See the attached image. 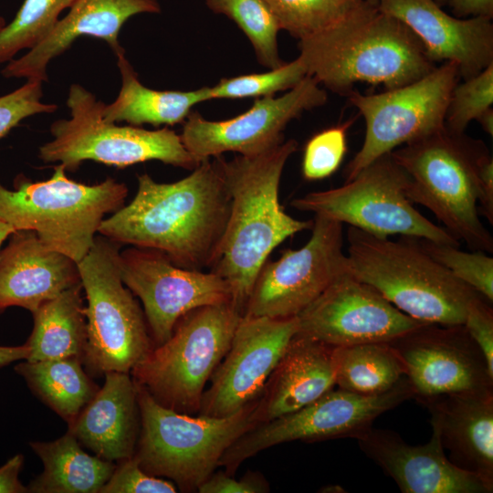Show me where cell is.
Listing matches in <instances>:
<instances>
[{
	"label": "cell",
	"instance_id": "41",
	"mask_svg": "<svg viewBox=\"0 0 493 493\" xmlns=\"http://www.w3.org/2000/svg\"><path fill=\"white\" fill-rule=\"evenodd\" d=\"M484 297L477 298L468 307L464 326L482 351L489 372L493 375V310Z\"/></svg>",
	"mask_w": 493,
	"mask_h": 493
},
{
	"label": "cell",
	"instance_id": "3",
	"mask_svg": "<svg viewBox=\"0 0 493 493\" xmlns=\"http://www.w3.org/2000/svg\"><path fill=\"white\" fill-rule=\"evenodd\" d=\"M299 48L307 74L341 95H348L357 82L399 88L436 67L412 30L376 5L299 40Z\"/></svg>",
	"mask_w": 493,
	"mask_h": 493
},
{
	"label": "cell",
	"instance_id": "7",
	"mask_svg": "<svg viewBox=\"0 0 493 493\" xmlns=\"http://www.w3.org/2000/svg\"><path fill=\"white\" fill-rule=\"evenodd\" d=\"M135 385L141 426L132 456L147 474L171 479L182 492H197L227 448L257 425L258 399L228 416L212 417L173 411Z\"/></svg>",
	"mask_w": 493,
	"mask_h": 493
},
{
	"label": "cell",
	"instance_id": "24",
	"mask_svg": "<svg viewBox=\"0 0 493 493\" xmlns=\"http://www.w3.org/2000/svg\"><path fill=\"white\" fill-rule=\"evenodd\" d=\"M431 414L449 460L493 491V393L443 394L417 400Z\"/></svg>",
	"mask_w": 493,
	"mask_h": 493
},
{
	"label": "cell",
	"instance_id": "20",
	"mask_svg": "<svg viewBox=\"0 0 493 493\" xmlns=\"http://www.w3.org/2000/svg\"><path fill=\"white\" fill-rule=\"evenodd\" d=\"M377 7L404 23L435 63H455L463 80L493 63L491 19L456 17L435 0H379Z\"/></svg>",
	"mask_w": 493,
	"mask_h": 493
},
{
	"label": "cell",
	"instance_id": "15",
	"mask_svg": "<svg viewBox=\"0 0 493 493\" xmlns=\"http://www.w3.org/2000/svg\"><path fill=\"white\" fill-rule=\"evenodd\" d=\"M123 284L143 305L154 346L166 341L187 312L232 301L227 282L212 271L175 266L161 252L131 246L119 255Z\"/></svg>",
	"mask_w": 493,
	"mask_h": 493
},
{
	"label": "cell",
	"instance_id": "27",
	"mask_svg": "<svg viewBox=\"0 0 493 493\" xmlns=\"http://www.w3.org/2000/svg\"><path fill=\"white\" fill-rule=\"evenodd\" d=\"M116 57L121 86L115 100L104 105L102 116L108 122L172 126L184 122L196 104L210 100L208 86L185 91L147 88L139 80L125 53Z\"/></svg>",
	"mask_w": 493,
	"mask_h": 493
},
{
	"label": "cell",
	"instance_id": "19",
	"mask_svg": "<svg viewBox=\"0 0 493 493\" xmlns=\"http://www.w3.org/2000/svg\"><path fill=\"white\" fill-rule=\"evenodd\" d=\"M297 320L298 333L332 347L390 342L425 323L403 313L351 271L336 278Z\"/></svg>",
	"mask_w": 493,
	"mask_h": 493
},
{
	"label": "cell",
	"instance_id": "44",
	"mask_svg": "<svg viewBox=\"0 0 493 493\" xmlns=\"http://www.w3.org/2000/svg\"><path fill=\"white\" fill-rule=\"evenodd\" d=\"M23 462V456L17 454L0 467V493L28 492L18 478Z\"/></svg>",
	"mask_w": 493,
	"mask_h": 493
},
{
	"label": "cell",
	"instance_id": "35",
	"mask_svg": "<svg viewBox=\"0 0 493 493\" xmlns=\"http://www.w3.org/2000/svg\"><path fill=\"white\" fill-rule=\"evenodd\" d=\"M307 70L298 57L291 62L262 73L239 75L222 79L208 86L209 100H236L274 96L278 91H288L307 76Z\"/></svg>",
	"mask_w": 493,
	"mask_h": 493
},
{
	"label": "cell",
	"instance_id": "28",
	"mask_svg": "<svg viewBox=\"0 0 493 493\" xmlns=\"http://www.w3.org/2000/svg\"><path fill=\"white\" fill-rule=\"evenodd\" d=\"M30 446L42 460L44 470L30 482L28 492L100 493L116 467L87 454L69 432L55 441L33 442Z\"/></svg>",
	"mask_w": 493,
	"mask_h": 493
},
{
	"label": "cell",
	"instance_id": "34",
	"mask_svg": "<svg viewBox=\"0 0 493 493\" xmlns=\"http://www.w3.org/2000/svg\"><path fill=\"white\" fill-rule=\"evenodd\" d=\"M76 0H24L14 19L0 30V64L41 43Z\"/></svg>",
	"mask_w": 493,
	"mask_h": 493
},
{
	"label": "cell",
	"instance_id": "52",
	"mask_svg": "<svg viewBox=\"0 0 493 493\" xmlns=\"http://www.w3.org/2000/svg\"><path fill=\"white\" fill-rule=\"evenodd\" d=\"M371 5H378L379 0H366Z\"/></svg>",
	"mask_w": 493,
	"mask_h": 493
},
{
	"label": "cell",
	"instance_id": "1",
	"mask_svg": "<svg viewBox=\"0 0 493 493\" xmlns=\"http://www.w3.org/2000/svg\"><path fill=\"white\" fill-rule=\"evenodd\" d=\"M229 212L217 163L206 159L173 183L139 175L133 199L105 217L98 233L120 245L161 252L177 267L203 270L215 259Z\"/></svg>",
	"mask_w": 493,
	"mask_h": 493
},
{
	"label": "cell",
	"instance_id": "45",
	"mask_svg": "<svg viewBox=\"0 0 493 493\" xmlns=\"http://www.w3.org/2000/svg\"><path fill=\"white\" fill-rule=\"evenodd\" d=\"M446 4L458 18L493 17V0H448Z\"/></svg>",
	"mask_w": 493,
	"mask_h": 493
},
{
	"label": "cell",
	"instance_id": "26",
	"mask_svg": "<svg viewBox=\"0 0 493 493\" xmlns=\"http://www.w3.org/2000/svg\"><path fill=\"white\" fill-rule=\"evenodd\" d=\"M141 426L136 385L128 372L105 373V382L68 424V432L96 456L121 461L133 456Z\"/></svg>",
	"mask_w": 493,
	"mask_h": 493
},
{
	"label": "cell",
	"instance_id": "18",
	"mask_svg": "<svg viewBox=\"0 0 493 493\" xmlns=\"http://www.w3.org/2000/svg\"><path fill=\"white\" fill-rule=\"evenodd\" d=\"M297 332V317L242 316L227 352L203 393L198 414L228 416L259 399Z\"/></svg>",
	"mask_w": 493,
	"mask_h": 493
},
{
	"label": "cell",
	"instance_id": "16",
	"mask_svg": "<svg viewBox=\"0 0 493 493\" xmlns=\"http://www.w3.org/2000/svg\"><path fill=\"white\" fill-rule=\"evenodd\" d=\"M327 98L320 84L307 75L282 96L257 98L249 110L228 120L209 121L192 110L180 136L198 162L228 152L258 155L284 142L288 124L302 112L324 105Z\"/></svg>",
	"mask_w": 493,
	"mask_h": 493
},
{
	"label": "cell",
	"instance_id": "6",
	"mask_svg": "<svg viewBox=\"0 0 493 493\" xmlns=\"http://www.w3.org/2000/svg\"><path fill=\"white\" fill-rule=\"evenodd\" d=\"M58 163L50 178L33 182L18 175L14 190L0 182V218L15 231L30 230L48 248L79 263L91 248L106 215L124 205L125 184L107 178L78 183Z\"/></svg>",
	"mask_w": 493,
	"mask_h": 493
},
{
	"label": "cell",
	"instance_id": "33",
	"mask_svg": "<svg viewBox=\"0 0 493 493\" xmlns=\"http://www.w3.org/2000/svg\"><path fill=\"white\" fill-rule=\"evenodd\" d=\"M205 4L237 25L250 41L259 64L272 69L285 63L278 46L281 29L265 0H205Z\"/></svg>",
	"mask_w": 493,
	"mask_h": 493
},
{
	"label": "cell",
	"instance_id": "23",
	"mask_svg": "<svg viewBox=\"0 0 493 493\" xmlns=\"http://www.w3.org/2000/svg\"><path fill=\"white\" fill-rule=\"evenodd\" d=\"M79 284L78 263L46 246L33 231H15L0 251V313L13 306L32 313Z\"/></svg>",
	"mask_w": 493,
	"mask_h": 493
},
{
	"label": "cell",
	"instance_id": "50",
	"mask_svg": "<svg viewBox=\"0 0 493 493\" xmlns=\"http://www.w3.org/2000/svg\"><path fill=\"white\" fill-rule=\"evenodd\" d=\"M6 25L5 19L0 16V30Z\"/></svg>",
	"mask_w": 493,
	"mask_h": 493
},
{
	"label": "cell",
	"instance_id": "2",
	"mask_svg": "<svg viewBox=\"0 0 493 493\" xmlns=\"http://www.w3.org/2000/svg\"><path fill=\"white\" fill-rule=\"evenodd\" d=\"M297 148V141L290 139L255 156L230 161L214 157L230 195V212L209 268L227 282L232 303L242 315L269 254L288 237L312 226V220L288 215L278 200L284 167Z\"/></svg>",
	"mask_w": 493,
	"mask_h": 493
},
{
	"label": "cell",
	"instance_id": "21",
	"mask_svg": "<svg viewBox=\"0 0 493 493\" xmlns=\"http://www.w3.org/2000/svg\"><path fill=\"white\" fill-rule=\"evenodd\" d=\"M357 441L403 493H491L479 477L446 457L434 426L424 445H409L394 431L373 427Z\"/></svg>",
	"mask_w": 493,
	"mask_h": 493
},
{
	"label": "cell",
	"instance_id": "46",
	"mask_svg": "<svg viewBox=\"0 0 493 493\" xmlns=\"http://www.w3.org/2000/svg\"><path fill=\"white\" fill-rule=\"evenodd\" d=\"M29 351V347L26 343L14 347L0 346V368L18 360H26Z\"/></svg>",
	"mask_w": 493,
	"mask_h": 493
},
{
	"label": "cell",
	"instance_id": "29",
	"mask_svg": "<svg viewBox=\"0 0 493 493\" xmlns=\"http://www.w3.org/2000/svg\"><path fill=\"white\" fill-rule=\"evenodd\" d=\"M81 290V284L68 288L32 312L34 325L26 343L30 350L26 361L82 360L87 329Z\"/></svg>",
	"mask_w": 493,
	"mask_h": 493
},
{
	"label": "cell",
	"instance_id": "43",
	"mask_svg": "<svg viewBox=\"0 0 493 493\" xmlns=\"http://www.w3.org/2000/svg\"><path fill=\"white\" fill-rule=\"evenodd\" d=\"M478 213L493 225V159L489 152L478 163Z\"/></svg>",
	"mask_w": 493,
	"mask_h": 493
},
{
	"label": "cell",
	"instance_id": "32",
	"mask_svg": "<svg viewBox=\"0 0 493 493\" xmlns=\"http://www.w3.org/2000/svg\"><path fill=\"white\" fill-rule=\"evenodd\" d=\"M280 29L299 40L321 34L373 5L366 0H265Z\"/></svg>",
	"mask_w": 493,
	"mask_h": 493
},
{
	"label": "cell",
	"instance_id": "4",
	"mask_svg": "<svg viewBox=\"0 0 493 493\" xmlns=\"http://www.w3.org/2000/svg\"><path fill=\"white\" fill-rule=\"evenodd\" d=\"M346 237L351 273L414 320L464 324L469 305L483 297L432 257L419 238L393 241L350 226Z\"/></svg>",
	"mask_w": 493,
	"mask_h": 493
},
{
	"label": "cell",
	"instance_id": "8",
	"mask_svg": "<svg viewBox=\"0 0 493 493\" xmlns=\"http://www.w3.org/2000/svg\"><path fill=\"white\" fill-rule=\"evenodd\" d=\"M242 313L232 301L184 314L171 337L132 370L133 381L160 404L197 414L205 385L227 352Z\"/></svg>",
	"mask_w": 493,
	"mask_h": 493
},
{
	"label": "cell",
	"instance_id": "36",
	"mask_svg": "<svg viewBox=\"0 0 493 493\" xmlns=\"http://www.w3.org/2000/svg\"><path fill=\"white\" fill-rule=\"evenodd\" d=\"M423 248L456 278L493 301V258L480 250L467 252L459 246L419 238Z\"/></svg>",
	"mask_w": 493,
	"mask_h": 493
},
{
	"label": "cell",
	"instance_id": "31",
	"mask_svg": "<svg viewBox=\"0 0 493 493\" xmlns=\"http://www.w3.org/2000/svg\"><path fill=\"white\" fill-rule=\"evenodd\" d=\"M336 386L359 394L375 395L393 388L405 375L389 342L334 347Z\"/></svg>",
	"mask_w": 493,
	"mask_h": 493
},
{
	"label": "cell",
	"instance_id": "10",
	"mask_svg": "<svg viewBox=\"0 0 493 493\" xmlns=\"http://www.w3.org/2000/svg\"><path fill=\"white\" fill-rule=\"evenodd\" d=\"M120 246L96 236L78 263L87 299L82 363L93 375L129 373L154 346L144 312L121 278Z\"/></svg>",
	"mask_w": 493,
	"mask_h": 493
},
{
	"label": "cell",
	"instance_id": "22",
	"mask_svg": "<svg viewBox=\"0 0 493 493\" xmlns=\"http://www.w3.org/2000/svg\"><path fill=\"white\" fill-rule=\"evenodd\" d=\"M161 12L159 0H76L52 32L1 71L4 78L47 81L50 61L67 51L82 36L105 41L117 56L125 53L119 35L125 22L138 14Z\"/></svg>",
	"mask_w": 493,
	"mask_h": 493
},
{
	"label": "cell",
	"instance_id": "42",
	"mask_svg": "<svg viewBox=\"0 0 493 493\" xmlns=\"http://www.w3.org/2000/svg\"><path fill=\"white\" fill-rule=\"evenodd\" d=\"M269 484L259 472L249 471L239 480L225 471L214 472L199 488V493H266Z\"/></svg>",
	"mask_w": 493,
	"mask_h": 493
},
{
	"label": "cell",
	"instance_id": "11",
	"mask_svg": "<svg viewBox=\"0 0 493 493\" xmlns=\"http://www.w3.org/2000/svg\"><path fill=\"white\" fill-rule=\"evenodd\" d=\"M408 186L407 173L389 152L343 185L295 198L291 206L377 236L401 235L459 246L460 242L445 228L414 208L407 196Z\"/></svg>",
	"mask_w": 493,
	"mask_h": 493
},
{
	"label": "cell",
	"instance_id": "5",
	"mask_svg": "<svg viewBox=\"0 0 493 493\" xmlns=\"http://www.w3.org/2000/svg\"><path fill=\"white\" fill-rule=\"evenodd\" d=\"M483 141L446 127L391 152L409 177L407 196L425 206L470 250L493 252V237L478 213V163Z\"/></svg>",
	"mask_w": 493,
	"mask_h": 493
},
{
	"label": "cell",
	"instance_id": "13",
	"mask_svg": "<svg viewBox=\"0 0 493 493\" xmlns=\"http://www.w3.org/2000/svg\"><path fill=\"white\" fill-rule=\"evenodd\" d=\"M457 66L443 62L423 78L384 92L347 96L365 121L362 145L344 171L345 182L380 156L445 127Z\"/></svg>",
	"mask_w": 493,
	"mask_h": 493
},
{
	"label": "cell",
	"instance_id": "14",
	"mask_svg": "<svg viewBox=\"0 0 493 493\" xmlns=\"http://www.w3.org/2000/svg\"><path fill=\"white\" fill-rule=\"evenodd\" d=\"M309 241L261 267L243 316L297 317L336 278L351 271L343 252V225L315 215Z\"/></svg>",
	"mask_w": 493,
	"mask_h": 493
},
{
	"label": "cell",
	"instance_id": "9",
	"mask_svg": "<svg viewBox=\"0 0 493 493\" xmlns=\"http://www.w3.org/2000/svg\"><path fill=\"white\" fill-rule=\"evenodd\" d=\"M66 103L70 117L55 121L50 126L53 139L39 148L44 163H58L68 171H76L84 161L118 168L160 161L188 170L200 163L169 128L146 130L106 121L105 103L80 84L69 87Z\"/></svg>",
	"mask_w": 493,
	"mask_h": 493
},
{
	"label": "cell",
	"instance_id": "30",
	"mask_svg": "<svg viewBox=\"0 0 493 493\" xmlns=\"http://www.w3.org/2000/svg\"><path fill=\"white\" fill-rule=\"evenodd\" d=\"M81 363L79 357L26 360L15 371L40 400L69 424L99 390Z\"/></svg>",
	"mask_w": 493,
	"mask_h": 493
},
{
	"label": "cell",
	"instance_id": "17",
	"mask_svg": "<svg viewBox=\"0 0 493 493\" xmlns=\"http://www.w3.org/2000/svg\"><path fill=\"white\" fill-rule=\"evenodd\" d=\"M389 343L404 367L414 399L493 393V375L464 324L423 323Z\"/></svg>",
	"mask_w": 493,
	"mask_h": 493
},
{
	"label": "cell",
	"instance_id": "37",
	"mask_svg": "<svg viewBox=\"0 0 493 493\" xmlns=\"http://www.w3.org/2000/svg\"><path fill=\"white\" fill-rule=\"evenodd\" d=\"M493 103V63L477 75L456 84L447 105L445 127L455 133H464Z\"/></svg>",
	"mask_w": 493,
	"mask_h": 493
},
{
	"label": "cell",
	"instance_id": "12",
	"mask_svg": "<svg viewBox=\"0 0 493 493\" xmlns=\"http://www.w3.org/2000/svg\"><path fill=\"white\" fill-rule=\"evenodd\" d=\"M414 395L405 375L393 388L375 395L334 387L311 404L246 431L223 454L219 467L234 476L244 461L282 443L358 440L372 428L377 417Z\"/></svg>",
	"mask_w": 493,
	"mask_h": 493
},
{
	"label": "cell",
	"instance_id": "49",
	"mask_svg": "<svg viewBox=\"0 0 493 493\" xmlns=\"http://www.w3.org/2000/svg\"><path fill=\"white\" fill-rule=\"evenodd\" d=\"M321 492H330V493H341L346 492L343 488L338 485L327 486L320 490Z\"/></svg>",
	"mask_w": 493,
	"mask_h": 493
},
{
	"label": "cell",
	"instance_id": "48",
	"mask_svg": "<svg viewBox=\"0 0 493 493\" xmlns=\"http://www.w3.org/2000/svg\"><path fill=\"white\" fill-rule=\"evenodd\" d=\"M14 232H15V229L11 226H9L6 222H5L3 219L0 218V249H1V246L3 242L6 238H8Z\"/></svg>",
	"mask_w": 493,
	"mask_h": 493
},
{
	"label": "cell",
	"instance_id": "47",
	"mask_svg": "<svg viewBox=\"0 0 493 493\" xmlns=\"http://www.w3.org/2000/svg\"><path fill=\"white\" fill-rule=\"evenodd\" d=\"M483 129L485 132L488 135H493V110L492 108L485 110L477 120H476Z\"/></svg>",
	"mask_w": 493,
	"mask_h": 493
},
{
	"label": "cell",
	"instance_id": "39",
	"mask_svg": "<svg viewBox=\"0 0 493 493\" xmlns=\"http://www.w3.org/2000/svg\"><path fill=\"white\" fill-rule=\"evenodd\" d=\"M43 82L26 79L20 88L0 96V139L16 127L24 119L41 113H53L58 106L45 103Z\"/></svg>",
	"mask_w": 493,
	"mask_h": 493
},
{
	"label": "cell",
	"instance_id": "51",
	"mask_svg": "<svg viewBox=\"0 0 493 493\" xmlns=\"http://www.w3.org/2000/svg\"><path fill=\"white\" fill-rule=\"evenodd\" d=\"M439 5L446 4L448 0H435Z\"/></svg>",
	"mask_w": 493,
	"mask_h": 493
},
{
	"label": "cell",
	"instance_id": "38",
	"mask_svg": "<svg viewBox=\"0 0 493 493\" xmlns=\"http://www.w3.org/2000/svg\"><path fill=\"white\" fill-rule=\"evenodd\" d=\"M351 122L326 129L307 143L302 162L305 179L313 181L331 175L346 152V131Z\"/></svg>",
	"mask_w": 493,
	"mask_h": 493
},
{
	"label": "cell",
	"instance_id": "40",
	"mask_svg": "<svg viewBox=\"0 0 493 493\" xmlns=\"http://www.w3.org/2000/svg\"><path fill=\"white\" fill-rule=\"evenodd\" d=\"M176 489L174 483L147 474L131 456L119 461L100 493H175Z\"/></svg>",
	"mask_w": 493,
	"mask_h": 493
},
{
	"label": "cell",
	"instance_id": "25",
	"mask_svg": "<svg viewBox=\"0 0 493 493\" xmlns=\"http://www.w3.org/2000/svg\"><path fill=\"white\" fill-rule=\"evenodd\" d=\"M333 351L334 347L297 332L258 399L257 423L295 412L336 387Z\"/></svg>",
	"mask_w": 493,
	"mask_h": 493
}]
</instances>
